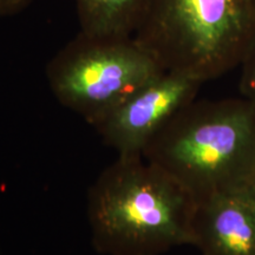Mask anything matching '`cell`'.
Here are the masks:
<instances>
[{
	"instance_id": "cell-1",
	"label": "cell",
	"mask_w": 255,
	"mask_h": 255,
	"mask_svg": "<svg viewBox=\"0 0 255 255\" xmlns=\"http://www.w3.org/2000/svg\"><path fill=\"white\" fill-rule=\"evenodd\" d=\"M197 202L143 156H119L88 193V222L103 255H161L191 245Z\"/></svg>"
},
{
	"instance_id": "cell-2",
	"label": "cell",
	"mask_w": 255,
	"mask_h": 255,
	"mask_svg": "<svg viewBox=\"0 0 255 255\" xmlns=\"http://www.w3.org/2000/svg\"><path fill=\"white\" fill-rule=\"evenodd\" d=\"M143 157L197 203L239 193L255 167V103L245 97L191 102L149 143Z\"/></svg>"
},
{
	"instance_id": "cell-3",
	"label": "cell",
	"mask_w": 255,
	"mask_h": 255,
	"mask_svg": "<svg viewBox=\"0 0 255 255\" xmlns=\"http://www.w3.org/2000/svg\"><path fill=\"white\" fill-rule=\"evenodd\" d=\"M254 38L250 0H151L133 36L164 71L203 84L240 68Z\"/></svg>"
},
{
	"instance_id": "cell-4",
	"label": "cell",
	"mask_w": 255,
	"mask_h": 255,
	"mask_svg": "<svg viewBox=\"0 0 255 255\" xmlns=\"http://www.w3.org/2000/svg\"><path fill=\"white\" fill-rule=\"evenodd\" d=\"M164 70L131 38L79 33L47 63L50 90L66 109L94 127Z\"/></svg>"
},
{
	"instance_id": "cell-5",
	"label": "cell",
	"mask_w": 255,
	"mask_h": 255,
	"mask_svg": "<svg viewBox=\"0 0 255 255\" xmlns=\"http://www.w3.org/2000/svg\"><path fill=\"white\" fill-rule=\"evenodd\" d=\"M202 85L189 76L164 71L127 97L94 128L119 156H143L165 124L196 100Z\"/></svg>"
},
{
	"instance_id": "cell-6",
	"label": "cell",
	"mask_w": 255,
	"mask_h": 255,
	"mask_svg": "<svg viewBox=\"0 0 255 255\" xmlns=\"http://www.w3.org/2000/svg\"><path fill=\"white\" fill-rule=\"evenodd\" d=\"M193 232L201 255H255V208L241 191L197 203Z\"/></svg>"
},
{
	"instance_id": "cell-7",
	"label": "cell",
	"mask_w": 255,
	"mask_h": 255,
	"mask_svg": "<svg viewBox=\"0 0 255 255\" xmlns=\"http://www.w3.org/2000/svg\"><path fill=\"white\" fill-rule=\"evenodd\" d=\"M151 0H75L82 33L101 38H131Z\"/></svg>"
},
{
	"instance_id": "cell-8",
	"label": "cell",
	"mask_w": 255,
	"mask_h": 255,
	"mask_svg": "<svg viewBox=\"0 0 255 255\" xmlns=\"http://www.w3.org/2000/svg\"><path fill=\"white\" fill-rule=\"evenodd\" d=\"M239 90L242 97L255 103V38L240 65Z\"/></svg>"
},
{
	"instance_id": "cell-9",
	"label": "cell",
	"mask_w": 255,
	"mask_h": 255,
	"mask_svg": "<svg viewBox=\"0 0 255 255\" xmlns=\"http://www.w3.org/2000/svg\"><path fill=\"white\" fill-rule=\"evenodd\" d=\"M34 0H0V17H12L25 11Z\"/></svg>"
},
{
	"instance_id": "cell-10",
	"label": "cell",
	"mask_w": 255,
	"mask_h": 255,
	"mask_svg": "<svg viewBox=\"0 0 255 255\" xmlns=\"http://www.w3.org/2000/svg\"><path fill=\"white\" fill-rule=\"evenodd\" d=\"M241 193L250 200V202L255 208V167L253 171H252L250 178L247 180L246 184H245V187L242 188Z\"/></svg>"
},
{
	"instance_id": "cell-11",
	"label": "cell",
	"mask_w": 255,
	"mask_h": 255,
	"mask_svg": "<svg viewBox=\"0 0 255 255\" xmlns=\"http://www.w3.org/2000/svg\"><path fill=\"white\" fill-rule=\"evenodd\" d=\"M250 2H251L252 7H253V9H254V12H255V0H250Z\"/></svg>"
}]
</instances>
